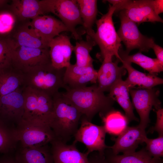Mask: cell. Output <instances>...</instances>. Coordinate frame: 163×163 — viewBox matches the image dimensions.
<instances>
[{"label":"cell","instance_id":"6da1fadb","mask_svg":"<svg viewBox=\"0 0 163 163\" xmlns=\"http://www.w3.org/2000/svg\"><path fill=\"white\" fill-rule=\"evenodd\" d=\"M53 98V117L49 126L55 139L67 143L78 129L83 115L62 93L58 92Z\"/></svg>","mask_w":163,"mask_h":163},{"label":"cell","instance_id":"7a4b0ae2","mask_svg":"<svg viewBox=\"0 0 163 163\" xmlns=\"http://www.w3.org/2000/svg\"><path fill=\"white\" fill-rule=\"evenodd\" d=\"M62 93L83 115L91 122L97 113L104 114L113 109L114 101L98 88L97 84L90 86L67 88Z\"/></svg>","mask_w":163,"mask_h":163},{"label":"cell","instance_id":"3957f363","mask_svg":"<svg viewBox=\"0 0 163 163\" xmlns=\"http://www.w3.org/2000/svg\"><path fill=\"white\" fill-rule=\"evenodd\" d=\"M66 69H56L51 62L30 68L23 72L24 86L44 92L53 97L60 88H65L63 78Z\"/></svg>","mask_w":163,"mask_h":163},{"label":"cell","instance_id":"277c9868","mask_svg":"<svg viewBox=\"0 0 163 163\" xmlns=\"http://www.w3.org/2000/svg\"><path fill=\"white\" fill-rule=\"evenodd\" d=\"M116 10L115 6L109 4L107 12L95 22L96 32L94 31L87 35L98 46L100 56L103 59L105 58H112L115 56L121 62L119 51L122 46L121 41L115 30L112 18Z\"/></svg>","mask_w":163,"mask_h":163},{"label":"cell","instance_id":"5b68a950","mask_svg":"<svg viewBox=\"0 0 163 163\" xmlns=\"http://www.w3.org/2000/svg\"><path fill=\"white\" fill-rule=\"evenodd\" d=\"M24 110L22 120L49 126L53 113V97L46 93L24 86Z\"/></svg>","mask_w":163,"mask_h":163},{"label":"cell","instance_id":"8992f818","mask_svg":"<svg viewBox=\"0 0 163 163\" xmlns=\"http://www.w3.org/2000/svg\"><path fill=\"white\" fill-rule=\"evenodd\" d=\"M45 14L52 13L58 17L76 40L82 38L75 28L83 25L76 0H42Z\"/></svg>","mask_w":163,"mask_h":163},{"label":"cell","instance_id":"52a82bcc","mask_svg":"<svg viewBox=\"0 0 163 163\" xmlns=\"http://www.w3.org/2000/svg\"><path fill=\"white\" fill-rule=\"evenodd\" d=\"M15 135L21 147H36L50 143L55 137L49 126L22 120L15 127Z\"/></svg>","mask_w":163,"mask_h":163},{"label":"cell","instance_id":"ba28073f","mask_svg":"<svg viewBox=\"0 0 163 163\" xmlns=\"http://www.w3.org/2000/svg\"><path fill=\"white\" fill-rule=\"evenodd\" d=\"M80 123V126L74 136V142L84 144L87 149L86 153L88 155L94 151L104 155L105 150L109 147L105 143L107 132L104 126L93 123L84 115Z\"/></svg>","mask_w":163,"mask_h":163},{"label":"cell","instance_id":"9c48e42d","mask_svg":"<svg viewBox=\"0 0 163 163\" xmlns=\"http://www.w3.org/2000/svg\"><path fill=\"white\" fill-rule=\"evenodd\" d=\"M120 26L117 33L121 42L125 45L126 54L134 49L140 52H147L155 43L152 38L142 34L137 25L130 20L122 11L120 12Z\"/></svg>","mask_w":163,"mask_h":163},{"label":"cell","instance_id":"30bf717a","mask_svg":"<svg viewBox=\"0 0 163 163\" xmlns=\"http://www.w3.org/2000/svg\"><path fill=\"white\" fill-rule=\"evenodd\" d=\"M159 92V90L153 88L129 90L133 105L140 118L138 125L143 129H145L150 122L149 113L153 107L156 110L161 108L158 98Z\"/></svg>","mask_w":163,"mask_h":163},{"label":"cell","instance_id":"8fae6325","mask_svg":"<svg viewBox=\"0 0 163 163\" xmlns=\"http://www.w3.org/2000/svg\"><path fill=\"white\" fill-rule=\"evenodd\" d=\"M24 87L0 96V119L13 126L15 124L17 125L23 117L24 110L23 94Z\"/></svg>","mask_w":163,"mask_h":163},{"label":"cell","instance_id":"7c38bea8","mask_svg":"<svg viewBox=\"0 0 163 163\" xmlns=\"http://www.w3.org/2000/svg\"><path fill=\"white\" fill-rule=\"evenodd\" d=\"M51 62L49 49L18 46L15 49L12 65L24 72L30 68Z\"/></svg>","mask_w":163,"mask_h":163},{"label":"cell","instance_id":"4fadbf2b","mask_svg":"<svg viewBox=\"0 0 163 163\" xmlns=\"http://www.w3.org/2000/svg\"><path fill=\"white\" fill-rule=\"evenodd\" d=\"M146 137L145 129L138 125L136 126H127L117 138L113 139L114 144L108 148L115 155L120 152L123 154L132 153L135 152L139 144L144 142Z\"/></svg>","mask_w":163,"mask_h":163},{"label":"cell","instance_id":"5bb4252c","mask_svg":"<svg viewBox=\"0 0 163 163\" xmlns=\"http://www.w3.org/2000/svg\"><path fill=\"white\" fill-rule=\"evenodd\" d=\"M74 46L70 37L61 34L49 41L48 46L51 63L55 68H66L70 64V60Z\"/></svg>","mask_w":163,"mask_h":163},{"label":"cell","instance_id":"9a60e30c","mask_svg":"<svg viewBox=\"0 0 163 163\" xmlns=\"http://www.w3.org/2000/svg\"><path fill=\"white\" fill-rule=\"evenodd\" d=\"M97 76V71L93 65L83 67L71 64L65 72L64 88H76L87 86L90 83L96 84Z\"/></svg>","mask_w":163,"mask_h":163},{"label":"cell","instance_id":"2e32d148","mask_svg":"<svg viewBox=\"0 0 163 163\" xmlns=\"http://www.w3.org/2000/svg\"><path fill=\"white\" fill-rule=\"evenodd\" d=\"M121 11L137 25L146 22H163L161 18L155 12L152 0H129Z\"/></svg>","mask_w":163,"mask_h":163},{"label":"cell","instance_id":"e0dca14e","mask_svg":"<svg viewBox=\"0 0 163 163\" xmlns=\"http://www.w3.org/2000/svg\"><path fill=\"white\" fill-rule=\"evenodd\" d=\"M117 59L115 62L112 58H105L97 71V84L98 88L103 92L109 91L112 87L117 82L122 79L127 71L122 66H119Z\"/></svg>","mask_w":163,"mask_h":163},{"label":"cell","instance_id":"ac0fdd59","mask_svg":"<svg viewBox=\"0 0 163 163\" xmlns=\"http://www.w3.org/2000/svg\"><path fill=\"white\" fill-rule=\"evenodd\" d=\"M73 141L68 145L55 139L51 143L53 163H90L88 155L77 148Z\"/></svg>","mask_w":163,"mask_h":163},{"label":"cell","instance_id":"d6986e66","mask_svg":"<svg viewBox=\"0 0 163 163\" xmlns=\"http://www.w3.org/2000/svg\"><path fill=\"white\" fill-rule=\"evenodd\" d=\"M29 23L46 41L52 39L69 29L60 20L51 15H39Z\"/></svg>","mask_w":163,"mask_h":163},{"label":"cell","instance_id":"ffe728a7","mask_svg":"<svg viewBox=\"0 0 163 163\" xmlns=\"http://www.w3.org/2000/svg\"><path fill=\"white\" fill-rule=\"evenodd\" d=\"M121 62L128 73L125 81L129 90L150 89L163 84V79L157 75L142 72L133 67L131 63L123 60Z\"/></svg>","mask_w":163,"mask_h":163},{"label":"cell","instance_id":"44dd1931","mask_svg":"<svg viewBox=\"0 0 163 163\" xmlns=\"http://www.w3.org/2000/svg\"><path fill=\"white\" fill-rule=\"evenodd\" d=\"M24 73L12 64L0 69V96L24 87Z\"/></svg>","mask_w":163,"mask_h":163},{"label":"cell","instance_id":"7402d4cb","mask_svg":"<svg viewBox=\"0 0 163 163\" xmlns=\"http://www.w3.org/2000/svg\"><path fill=\"white\" fill-rule=\"evenodd\" d=\"M14 158L18 163H53L48 144L36 147L21 146Z\"/></svg>","mask_w":163,"mask_h":163},{"label":"cell","instance_id":"603a6c76","mask_svg":"<svg viewBox=\"0 0 163 163\" xmlns=\"http://www.w3.org/2000/svg\"><path fill=\"white\" fill-rule=\"evenodd\" d=\"M129 89L125 81L121 79L116 83L111 88L108 96L116 101L124 110L128 122L139 121L135 116L133 107L129 98Z\"/></svg>","mask_w":163,"mask_h":163},{"label":"cell","instance_id":"cb8c5ba5","mask_svg":"<svg viewBox=\"0 0 163 163\" xmlns=\"http://www.w3.org/2000/svg\"><path fill=\"white\" fill-rule=\"evenodd\" d=\"M104 152V158L106 163H162L161 158L152 157L145 148L137 152L123 154H113L108 148Z\"/></svg>","mask_w":163,"mask_h":163},{"label":"cell","instance_id":"d4e9b609","mask_svg":"<svg viewBox=\"0 0 163 163\" xmlns=\"http://www.w3.org/2000/svg\"><path fill=\"white\" fill-rule=\"evenodd\" d=\"M16 47L49 49V42L44 40L28 23L23 26L16 34L14 40Z\"/></svg>","mask_w":163,"mask_h":163},{"label":"cell","instance_id":"484cf974","mask_svg":"<svg viewBox=\"0 0 163 163\" xmlns=\"http://www.w3.org/2000/svg\"><path fill=\"white\" fill-rule=\"evenodd\" d=\"M11 8L14 14L21 20L31 19L45 14L40 1L13 0Z\"/></svg>","mask_w":163,"mask_h":163},{"label":"cell","instance_id":"4316f807","mask_svg":"<svg viewBox=\"0 0 163 163\" xmlns=\"http://www.w3.org/2000/svg\"><path fill=\"white\" fill-rule=\"evenodd\" d=\"M119 55L121 61L135 63L148 71L150 74L157 75L158 73L163 71V66L156 58H152L146 56L141 52L129 55L121 50L120 49Z\"/></svg>","mask_w":163,"mask_h":163},{"label":"cell","instance_id":"83f0119b","mask_svg":"<svg viewBox=\"0 0 163 163\" xmlns=\"http://www.w3.org/2000/svg\"><path fill=\"white\" fill-rule=\"evenodd\" d=\"M76 2L83 22L82 26L87 34H89L94 31L92 27L97 20V0H76Z\"/></svg>","mask_w":163,"mask_h":163},{"label":"cell","instance_id":"f1b7e54d","mask_svg":"<svg viewBox=\"0 0 163 163\" xmlns=\"http://www.w3.org/2000/svg\"><path fill=\"white\" fill-rule=\"evenodd\" d=\"M107 133L119 135L129 123L125 115L113 109L100 116Z\"/></svg>","mask_w":163,"mask_h":163},{"label":"cell","instance_id":"f546056e","mask_svg":"<svg viewBox=\"0 0 163 163\" xmlns=\"http://www.w3.org/2000/svg\"><path fill=\"white\" fill-rule=\"evenodd\" d=\"M96 45L94 40L88 35L86 40H81L77 41L73 50L76 58L75 64L83 67L93 65L94 59L91 56L90 53Z\"/></svg>","mask_w":163,"mask_h":163},{"label":"cell","instance_id":"4dcf8cb0","mask_svg":"<svg viewBox=\"0 0 163 163\" xmlns=\"http://www.w3.org/2000/svg\"><path fill=\"white\" fill-rule=\"evenodd\" d=\"M15 128L0 119V152H8L15 147L18 142Z\"/></svg>","mask_w":163,"mask_h":163},{"label":"cell","instance_id":"1f68e13d","mask_svg":"<svg viewBox=\"0 0 163 163\" xmlns=\"http://www.w3.org/2000/svg\"><path fill=\"white\" fill-rule=\"evenodd\" d=\"M16 46L14 40L0 37V69L12 64Z\"/></svg>","mask_w":163,"mask_h":163},{"label":"cell","instance_id":"d6a6232c","mask_svg":"<svg viewBox=\"0 0 163 163\" xmlns=\"http://www.w3.org/2000/svg\"><path fill=\"white\" fill-rule=\"evenodd\" d=\"M144 142L146 144L145 149L153 158H159L163 155V136H158L155 139L146 137Z\"/></svg>","mask_w":163,"mask_h":163},{"label":"cell","instance_id":"836d02e7","mask_svg":"<svg viewBox=\"0 0 163 163\" xmlns=\"http://www.w3.org/2000/svg\"><path fill=\"white\" fill-rule=\"evenodd\" d=\"M14 23V18L11 14L7 12L0 13V34L9 32L12 29Z\"/></svg>","mask_w":163,"mask_h":163},{"label":"cell","instance_id":"e575fe53","mask_svg":"<svg viewBox=\"0 0 163 163\" xmlns=\"http://www.w3.org/2000/svg\"><path fill=\"white\" fill-rule=\"evenodd\" d=\"M157 120L155 126L152 128V132L156 131L159 136H163V109L161 108L156 111Z\"/></svg>","mask_w":163,"mask_h":163},{"label":"cell","instance_id":"d590c367","mask_svg":"<svg viewBox=\"0 0 163 163\" xmlns=\"http://www.w3.org/2000/svg\"><path fill=\"white\" fill-rule=\"evenodd\" d=\"M129 0H108L105 1L108 2L112 5L115 6L116 10L115 12L120 11L124 10Z\"/></svg>","mask_w":163,"mask_h":163},{"label":"cell","instance_id":"8d00e7d4","mask_svg":"<svg viewBox=\"0 0 163 163\" xmlns=\"http://www.w3.org/2000/svg\"><path fill=\"white\" fill-rule=\"evenodd\" d=\"M152 48L154 50L156 56V59L163 66V49L158 45L155 43L152 46Z\"/></svg>","mask_w":163,"mask_h":163},{"label":"cell","instance_id":"74e56055","mask_svg":"<svg viewBox=\"0 0 163 163\" xmlns=\"http://www.w3.org/2000/svg\"><path fill=\"white\" fill-rule=\"evenodd\" d=\"M88 158L90 163H106L104 155H101L98 153H92Z\"/></svg>","mask_w":163,"mask_h":163},{"label":"cell","instance_id":"f35d334b","mask_svg":"<svg viewBox=\"0 0 163 163\" xmlns=\"http://www.w3.org/2000/svg\"><path fill=\"white\" fill-rule=\"evenodd\" d=\"M153 8L156 13L159 15L163 12V0H152Z\"/></svg>","mask_w":163,"mask_h":163},{"label":"cell","instance_id":"ab89813d","mask_svg":"<svg viewBox=\"0 0 163 163\" xmlns=\"http://www.w3.org/2000/svg\"><path fill=\"white\" fill-rule=\"evenodd\" d=\"M0 163H18L14 158L5 157L0 159Z\"/></svg>","mask_w":163,"mask_h":163},{"label":"cell","instance_id":"60d3db41","mask_svg":"<svg viewBox=\"0 0 163 163\" xmlns=\"http://www.w3.org/2000/svg\"><path fill=\"white\" fill-rule=\"evenodd\" d=\"M8 2V0H0V7L4 5Z\"/></svg>","mask_w":163,"mask_h":163}]
</instances>
